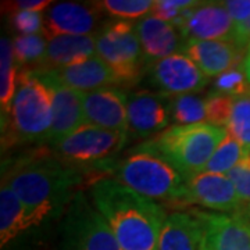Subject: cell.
I'll return each instance as SVG.
<instances>
[{
	"label": "cell",
	"instance_id": "8d00e7d4",
	"mask_svg": "<svg viewBox=\"0 0 250 250\" xmlns=\"http://www.w3.org/2000/svg\"><path fill=\"white\" fill-rule=\"evenodd\" d=\"M242 68H243V72H245V75L248 78V82L250 83V46L249 49H248V52H246V54H245L243 62H242Z\"/></svg>",
	"mask_w": 250,
	"mask_h": 250
},
{
	"label": "cell",
	"instance_id": "603a6c76",
	"mask_svg": "<svg viewBox=\"0 0 250 250\" xmlns=\"http://www.w3.org/2000/svg\"><path fill=\"white\" fill-rule=\"evenodd\" d=\"M0 106L1 116L9 110L13 98L16 95L18 82V64L13 52V43L7 38L0 41Z\"/></svg>",
	"mask_w": 250,
	"mask_h": 250
},
{
	"label": "cell",
	"instance_id": "6da1fadb",
	"mask_svg": "<svg viewBox=\"0 0 250 250\" xmlns=\"http://www.w3.org/2000/svg\"><path fill=\"white\" fill-rule=\"evenodd\" d=\"M1 171V182L17 195L35 227L64 214L86 174L45 149L29 150L3 163Z\"/></svg>",
	"mask_w": 250,
	"mask_h": 250
},
{
	"label": "cell",
	"instance_id": "1f68e13d",
	"mask_svg": "<svg viewBox=\"0 0 250 250\" xmlns=\"http://www.w3.org/2000/svg\"><path fill=\"white\" fill-rule=\"evenodd\" d=\"M11 25L21 35L43 34V16L36 11H16L10 14Z\"/></svg>",
	"mask_w": 250,
	"mask_h": 250
},
{
	"label": "cell",
	"instance_id": "2e32d148",
	"mask_svg": "<svg viewBox=\"0 0 250 250\" xmlns=\"http://www.w3.org/2000/svg\"><path fill=\"white\" fill-rule=\"evenodd\" d=\"M86 124L108 131L128 134L126 95L124 90L107 86L81 93Z\"/></svg>",
	"mask_w": 250,
	"mask_h": 250
},
{
	"label": "cell",
	"instance_id": "ba28073f",
	"mask_svg": "<svg viewBox=\"0 0 250 250\" xmlns=\"http://www.w3.org/2000/svg\"><path fill=\"white\" fill-rule=\"evenodd\" d=\"M96 54L110 67L117 85H134L145 64L142 47L129 21L117 20L96 32Z\"/></svg>",
	"mask_w": 250,
	"mask_h": 250
},
{
	"label": "cell",
	"instance_id": "9c48e42d",
	"mask_svg": "<svg viewBox=\"0 0 250 250\" xmlns=\"http://www.w3.org/2000/svg\"><path fill=\"white\" fill-rule=\"evenodd\" d=\"M187 41L233 42L235 27L224 1H197L174 22Z\"/></svg>",
	"mask_w": 250,
	"mask_h": 250
},
{
	"label": "cell",
	"instance_id": "d590c367",
	"mask_svg": "<svg viewBox=\"0 0 250 250\" xmlns=\"http://www.w3.org/2000/svg\"><path fill=\"white\" fill-rule=\"evenodd\" d=\"M233 214L238 215L239 218H242L250 227V205H242L239 207V210L236 213H233Z\"/></svg>",
	"mask_w": 250,
	"mask_h": 250
},
{
	"label": "cell",
	"instance_id": "836d02e7",
	"mask_svg": "<svg viewBox=\"0 0 250 250\" xmlns=\"http://www.w3.org/2000/svg\"><path fill=\"white\" fill-rule=\"evenodd\" d=\"M242 205H250V154L228 172Z\"/></svg>",
	"mask_w": 250,
	"mask_h": 250
},
{
	"label": "cell",
	"instance_id": "e575fe53",
	"mask_svg": "<svg viewBox=\"0 0 250 250\" xmlns=\"http://www.w3.org/2000/svg\"><path fill=\"white\" fill-rule=\"evenodd\" d=\"M53 4L50 0H20V1H7L3 3V10L9 14L16 11H36L41 13L42 10H47Z\"/></svg>",
	"mask_w": 250,
	"mask_h": 250
},
{
	"label": "cell",
	"instance_id": "7c38bea8",
	"mask_svg": "<svg viewBox=\"0 0 250 250\" xmlns=\"http://www.w3.org/2000/svg\"><path fill=\"white\" fill-rule=\"evenodd\" d=\"M128 134L136 138L159 135L170 124V98L141 89L126 95Z\"/></svg>",
	"mask_w": 250,
	"mask_h": 250
},
{
	"label": "cell",
	"instance_id": "f1b7e54d",
	"mask_svg": "<svg viewBox=\"0 0 250 250\" xmlns=\"http://www.w3.org/2000/svg\"><path fill=\"white\" fill-rule=\"evenodd\" d=\"M224 6L235 27L233 43L248 52L250 46V0H227Z\"/></svg>",
	"mask_w": 250,
	"mask_h": 250
},
{
	"label": "cell",
	"instance_id": "e0dca14e",
	"mask_svg": "<svg viewBox=\"0 0 250 250\" xmlns=\"http://www.w3.org/2000/svg\"><path fill=\"white\" fill-rule=\"evenodd\" d=\"M135 31L142 47L146 67L171 54L178 53V49L184 50L185 39L172 22L147 16L135 24Z\"/></svg>",
	"mask_w": 250,
	"mask_h": 250
},
{
	"label": "cell",
	"instance_id": "d6986e66",
	"mask_svg": "<svg viewBox=\"0 0 250 250\" xmlns=\"http://www.w3.org/2000/svg\"><path fill=\"white\" fill-rule=\"evenodd\" d=\"M95 35H62L47 41L45 60L36 71H52L96 57Z\"/></svg>",
	"mask_w": 250,
	"mask_h": 250
},
{
	"label": "cell",
	"instance_id": "8992f818",
	"mask_svg": "<svg viewBox=\"0 0 250 250\" xmlns=\"http://www.w3.org/2000/svg\"><path fill=\"white\" fill-rule=\"evenodd\" d=\"M62 217L59 250H121L107 221L82 192Z\"/></svg>",
	"mask_w": 250,
	"mask_h": 250
},
{
	"label": "cell",
	"instance_id": "5bb4252c",
	"mask_svg": "<svg viewBox=\"0 0 250 250\" xmlns=\"http://www.w3.org/2000/svg\"><path fill=\"white\" fill-rule=\"evenodd\" d=\"M103 13L93 3H53L43 16V36L50 39L62 35H95Z\"/></svg>",
	"mask_w": 250,
	"mask_h": 250
},
{
	"label": "cell",
	"instance_id": "4dcf8cb0",
	"mask_svg": "<svg viewBox=\"0 0 250 250\" xmlns=\"http://www.w3.org/2000/svg\"><path fill=\"white\" fill-rule=\"evenodd\" d=\"M233 98L224 95H207V108H206V123L227 129V125L232 111Z\"/></svg>",
	"mask_w": 250,
	"mask_h": 250
},
{
	"label": "cell",
	"instance_id": "484cf974",
	"mask_svg": "<svg viewBox=\"0 0 250 250\" xmlns=\"http://www.w3.org/2000/svg\"><path fill=\"white\" fill-rule=\"evenodd\" d=\"M249 154V150L241 142H238L235 138L228 134L215 149L214 154L211 156V159L206 166L205 172L228 175V172L233 170Z\"/></svg>",
	"mask_w": 250,
	"mask_h": 250
},
{
	"label": "cell",
	"instance_id": "ac0fdd59",
	"mask_svg": "<svg viewBox=\"0 0 250 250\" xmlns=\"http://www.w3.org/2000/svg\"><path fill=\"white\" fill-rule=\"evenodd\" d=\"M184 53L200 68L207 78L241 65L246 53L233 42L225 41H187Z\"/></svg>",
	"mask_w": 250,
	"mask_h": 250
},
{
	"label": "cell",
	"instance_id": "7402d4cb",
	"mask_svg": "<svg viewBox=\"0 0 250 250\" xmlns=\"http://www.w3.org/2000/svg\"><path fill=\"white\" fill-rule=\"evenodd\" d=\"M35 228L31 215L17 195L4 182L0 188V243L1 249L9 246L28 229Z\"/></svg>",
	"mask_w": 250,
	"mask_h": 250
},
{
	"label": "cell",
	"instance_id": "277c9868",
	"mask_svg": "<svg viewBox=\"0 0 250 250\" xmlns=\"http://www.w3.org/2000/svg\"><path fill=\"white\" fill-rule=\"evenodd\" d=\"M52 128V96L34 70L18 75L17 90L9 110L1 116V147L47 143Z\"/></svg>",
	"mask_w": 250,
	"mask_h": 250
},
{
	"label": "cell",
	"instance_id": "8fae6325",
	"mask_svg": "<svg viewBox=\"0 0 250 250\" xmlns=\"http://www.w3.org/2000/svg\"><path fill=\"white\" fill-rule=\"evenodd\" d=\"M36 72L47 85L52 96V128L47 143L53 146L86 124L81 92L64 85L52 71Z\"/></svg>",
	"mask_w": 250,
	"mask_h": 250
},
{
	"label": "cell",
	"instance_id": "30bf717a",
	"mask_svg": "<svg viewBox=\"0 0 250 250\" xmlns=\"http://www.w3.org/2000/svg\"><path fill=\"white\" fill-rule=\"evenodd\" d=\"M147 72L153 86L167 98L199 93L208 83V78L185 53L171 54L153 62L147 65Z\"/></svg>",
	"mask_w": 250,
	"mask_h": 250
},
{
	"label": "cell",
	"instance_id": "52a82bcc",
	"mask_svg": "<svg viewBox=\"0 0 250 250\" xmlns=\"http://www.w3.org/2000/svg\"><path fill=\"white\" fill-rule=\"evenodd\" d=\"M128 142V134L83 124L75 132L52 146V152L64 163L93 174L104 161L114 159Z\"/></svg>",
	"mask_w": 250,
	"mask_h": 250
},
{
	"label": "cell",
	"instance_id": "d4e9b609",
	"mask_svg": "<svg viewBox=\"0 0 250 250\" xmlns=\"http://www.w3.org/2000/svg\"><path fill=\"white\" fill-rule=\"evenodd\" d=\"M47 41L43 35H18L13 41V52L18 67L39 70L45 60Z\"/></svg>",
	"mask_w": 250,
	"mask_h": 250
},
{
	"label": "cell",
	"instance_id": "d6a6232c",
	"mask_svg": "<svg viewBox=\"0 0 250 250\" xmlns=\"http://www.w3.org/2000/svg\"><path fill=\"white\" fill-rule=\"evenodd\" d=\"M196 3L197 1L193 0H157L154 1L152 16L174 24L185 10L195 6Z\"/></svg>",
	"mask_w": 250,
	"mask_h": 250
},
{
	"label": "cell",
	"instance_id": "7a4b0ae2",
	"mask_svg": "<svg viewBox=\"0 0 250 250\" xmlns=\"http://www.w3.org/2000/svg\"><path fill=\"white\" fill-rule=\"evenodd\" d=\"M90 200L107 221L121 250H159L164 208L117 179L90 182Z\"/></svg>",
	"mask_w": 250,
	"mask_h": 250
},
{
	"label": "cell",
	"instance_id": "4316f807",
	"mask_svg": "<svg viewBox=\"0 0 250 250\" xmlns=\"http://www.w3.org/2000/svg\"><path fill=\"white\" fill-rule=\"evenodd\" d=\"M103 16L118 18L123 21L142 20L147 13H152L153 0H102L95 1Z\"/></svg>",
	"mask_w": 250,
	"mask_h": 250
},
{
	"label": "cell",
	"instance_id": "9a60e30c",
	"mask_svg": "<svg viewBox=\"0 0 250 250\" xmlns=\"http://www.w3.org/2000/svg\"><path fill=\"white\" fill-rule=\"evenodd\" d=\"M192 211L202 224V250H250V227L238 215Z\"/></svg>",
	"mask_w": 250,
	"mask_h": 250
},
{
	"label": "cell",
	"instance_id": "4fadbf2b",
	"mask_svg": "<svg viewBox=\"0 0 250 250\" xmlns=\"http://www.w3.org/2000/svg\"><path fill=\"white\" fill-rule=\"evenodd\" d=\"M182 203L200 206L224 214H233L242 206L229 177L211 172H200L187 179Z\"/></svg>",
	"mask_w": 250,
	"mask_h": 250
},
{
	"label": "cell",
	"instance_id": "5b68a950",
	"mask_svg": "<svg viewBox=\"0 0 250 250\" xmlns=\"http://www.w3.org/2000/svg\"><path fill=\"white\" fill-rule=\"evenodd\" d=\"M227 135V129L208 123L172 125L142 145L168 161L188 179L205 172L207 163Z\"/></svg>",
	"mask_w": 250,
	"mask_h": 250
},
{
	"label": "cell",
	"instance_id": "3957f363",
	"mask_svg": "<svg viewBox=\"0 0 250 250\" xmlns=\"http://www.w3.org/2000/svg\"><path fill=\"white\" fill-rule=\"evenodd\" d=\"M102 177L117 179L123 185L152 200L182 203L187 178L143 145H139L123 159H111L95 168Z\"/></svg>",
	"mask_w": 250,
	"mask_h": 250
},
{
	"label": "cell",
	"instance_id": "ffe728a7",
	"mask_svg": "<svg viewBox=\"0 0 250 250\" xmlns=\"http://www.w3.org/2000/svg\"><path fill=\"white\" fill-rule=\"evenodd\" d=\"M202 224L193 211H174L163 224L159 250H202Z\"/></svg>",
	"mask_w": 250,
	"mask_h": 250
},
{
	"label": "cell",
	"instance_id": "f546056e",
	"mask_svg": "<svg viewBox=\"0 0 250 250\" xmlns=\"http://www.w3.org/2000/svg\"><path fill=\"white\" fill-rule=\"evenodd\" d=\"M210 93L224 95L229 98H238L242 95L250 93V85L242 65H238L215 77Z\"/></svg>",
	"mask_w": 250,
	"mask_h": 250
},
{
	"label": "cell",
	"instance_id": "44dd1931",
	"mask_svg": "<svg viewBox=\"0 0 250 250\" xmlns=\"http://www.w3.org/2000/svg\"><path fill=\"white\" fill-rule=\"evenodd\" d=\"M52 72L64 85L81 93L107 88L117 83L110 67L98 56L86 62L52 70Z\"/></svg>",
	"mask_w": 250,
	"mask_h": 250
},
{
	"label": "cell",
	"instance_id": "cb8c5ba5",
	"mask_svg": "<svg viewBox=\"0 0 250 250\" xmlns=\"http://www.w3.org/2000/svg\"><path fill=\"white\" fill-rule=\"evenodd\" d=\"M207 96L188 93L170 98V117L174 125H192L206 123Z\"/></svg>",
	"mask_w": 250,
	"mask_h": 250
},
{
	"label": "cell",
	"instance_id": "83f0119b",
	"mask_svg": "<svg viewBox=\"0 0 250 250\" xmlns=\"http://www.w3.org/2000/svg\"><path fill=\"white\" fill-rule=\"evenodd\" d=\"M227 132L250 152V93L233 98Z\"/></svg>",
	"mask_w": 250,
	"mask_h": 250
}]
</instances>
